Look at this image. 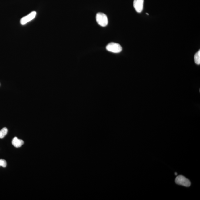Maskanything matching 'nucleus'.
<instances>
[{
  "label": "nucleus",
  "instance_id": "obj_1",
  "mask_svg": "<svg viewBox=\"0 0 200 200\" xmlns=\"http://www.w3.org/2000/svg\"><path fill=\"white\" fill-rule=\"evenodd\" d=\"M96 21L98 24L102 27H105L108 24L107 16L102 13H98L96 16Z\"/></svg>",
  "mask_w": 200,
  "mask_h": 200
},
{
  "label": "nucleus",
  "instance_id": "obj_2",
  "mask_svg": "<svg viewBox=\"0 0 200 200\" xmlns=\"http://www.w3.org/2000/svg\"><path fill=\"white\" fill-rule=\"evenodd\" d=\"M106 49L109 52L114 53H120L122 51V48L120 45L116 43H110L106 46Z\"/></svg>",
  "mask_w": 200,
  "mask_h": 200
},
{
  "label": "nucleus",
  "instance_id": "obj_3",
  "mask_svg": "<svg viewBox=\"0 0 200 200\" xmlns=\"http://www.w3.org/2000/svg\"><path fill=\"white\" fill-rule=\"evenodd\" d=\"M175 181L177 184L182 185L185 187H189L191 185L190 181L182 175L177 176L176 178Z\"/></svg>",
  "mask_w": 200,
  "mask_h": 200
},
{
  "label": "nucleus",
  "instance_id": "obj_4",
  "mask_svg": "<svg viewBox=\"0 0 200 200\" xmlns=\"http://www.w3.org/2000/svg\"><path fill=\"white\" fill-rule=\"evenodd\" d=\"M36 14L35 11H33L30 13L28 15L22 18L20 21L21 24L22 25L26 24L27 23L34 19L36 17Z\"/></svg>",
  "mask_w": 200,
  "mask_h": 200
},
{
  "label": "nucleus",
  "instance_id": "obj_5",
  "mask_svg": "<svg viewBox=\"0 0 200 200\" xmlns=\"http://www.w3.org/2000/svg\"><path fill=\"white\" fill-rule=\"evenodd\" d=\"M144 0H134L133 1V6L136 11L139 13L142 12L144 7Z\"/></svg>",
  "mask_w": 200,
  "mask_h": 200
},
{
  "label": "nucleus",
  "instance_id": "obj_6",
  "mask_svg": "<svg viewBox=\"0 0 200 200\" xmlns=\"http://www.w3.org/2000/svg\"><path fill=\"white\" fill-rule=\"evenodd\" d=\"M24 141L21 139H18L17 137H14L12 141L13 145L15 148H18L21 147L24 144Z\"/></svg>",
  "mask_w": 200,
  "mask_h": 200
},
{
  "label": "nucleus",
  "instance_id": "obj_7",
  "mask_svg": "<svg viewBox=\"0 0 200 200\" xmlns=\"http://www.w3.org/2000/svg\"><path fill=\"white\" fill-rule=\"evenodd\" d=\"M194 60L195 63L197 65H199L200 64V51L199 50L194 55Z\"/></svg>",
  "mask_w": 200,
  "mask_h": 200
},
{
  "label": "nucleus",
  "instance_id": "obj_8",
  "mask_svg": "<svg viewBox=\"0 0 200 200\" xmlns=\"http://www.w3.org/2000/svg\"><path fill=\"white\" fill-rule=\"evenodd\" d=\"M8 130L6 127L3 128L0 131V139L4 138L5 136L8 133Z\"/></svg>",
  "mask_w": 200,
  "mask_h": 200
},
{
  "label": "nucleus",
  "instance_id": "obj_9",
  "mask_svg": "<svg viewBox=\"0 0 200 200\" xmlns=\"http://www.w3.org/2000/svg\"><path fill=\"white\" fill-rule=\"evenodd\" d=\"M7 162L4 159H0V166L3 167V168L6 167Z\"/></svg>",
  "mask_w": 200,
  "mask_h": 200
},
{
  "label": "nucleus",
  "instance_id": "obj_10",
  "mask_svg": "<svg viewBox=\"0 0 200 200\" xmlns=\"http://www.w3.org/2000/svg\"><path fill=\"white\" fill-rule=\"evenodd\" d=\"M175 175H177V173H176V172H175Z\"/></svg>",
  "mask_w": 200,
  "mask_h": 200
},
{
  "label": "nucleus",
  "instance_id": "obj_11",
  "mask_svg": "<svg viewBox=\"0 0 200 200\" xmlns=\"http://www.w3.org/2000/svg\"><path fill=\"white\" fill-rule=\"evenodd\" d=\"M146 14H147V15H149V14H148V13H146Z\"/></svg>",
  "mask_w": 200,
  "mask_h": 200
}]
</instances>
